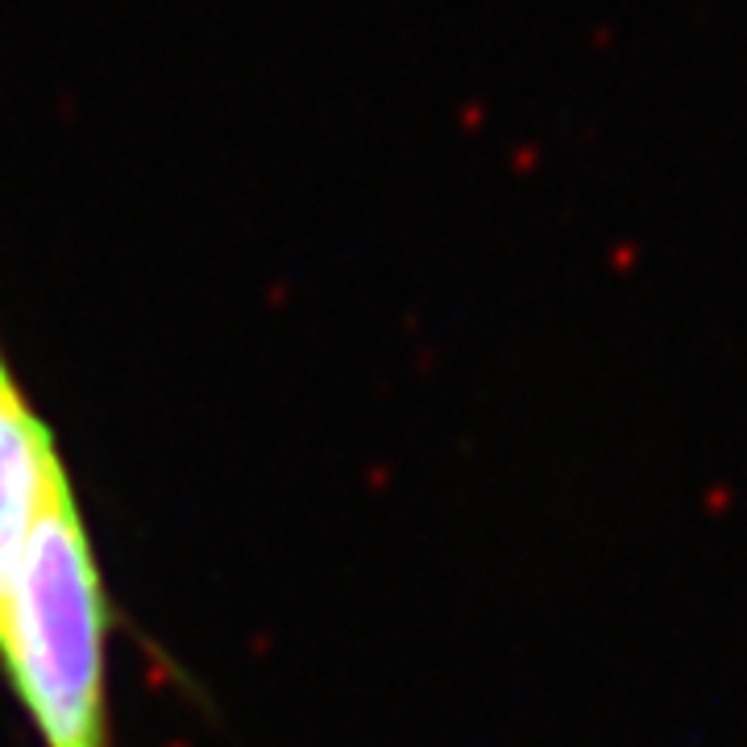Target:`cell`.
Wrapping results in <instances>:
<instances>
[{
  "mask_svg": "<svg viewBox=\"0 0 747 747\" xmlns=\"http://www.w3.org/2000/svg\"><path fill=\"white\" fill-rule=\"evenodd\" d=\"M67 495H75V482L67 474L55 428L42 419L0 349V619L34 527Z\"/></svg>",
  "mask_w": 747,
  "mask_h": 747,
  "instance_id": "cell-1",
  "label": "cell"
}]
</instances>
